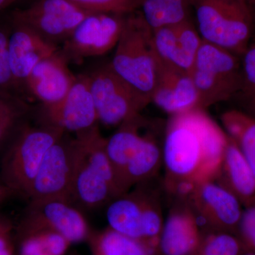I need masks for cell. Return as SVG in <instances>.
<instances>
[{"instance_id": "6da1fadb", "label": "cell", "mask_w": 255, "mask_h": 255, "mask_svg": "<svg viewBox=\"0 0 255 255\" xmlns=\"http://www.w3.org/2000/svg\"><path fill=\"white\" fill-rule=\"evenodd\" d=\"M227 142L224 129L203 109L169 117L162 144L167 193L182 197L196 184L214 181Z\"/></svg>"}, {"instance_id": "7a4b0ae2", "label": "cell", "mask_w": 255, "mask_h": 255, "mask_svg": "<svg viewBox=\"0 0 255 255\" xmlns=\"http://www.w3.org/2000/svg\"><path fill=\"white\" fill-rule=\"evenodd\" d=\"M162 125L137 114L106 140V150L121 194L158 174L163 165L160 136L165 126Z\"/></svg>"}, {"instance_id": "3957f363", "label": "cell", "mask_w": 255, "mask_h": 255, "mask_svg": "<svg viewBox=\"0 0 255 255\" xmlns=\"http://www.w3.org/2000/svg\"><path fill=\"white\" fill-rule=\"evenodd\" d=\"M75 159L71 204L95 209L120 196L98 126L75 134Z\"/></svg>"}, {"instance_id": "277c9868", "label": "cell", "mask_w": 255, "mask_h": 255, "mask_svg": "<svg viewBox=\"0 0 255 255\" xmlns=\"http://www.w3.org/2000/svg\"><path fill=\"white\" fill-rule=\"evenodd\" d=\"M109 65L147 103L151 102L162 63L154 46L153 31L140 12L126 15L123 31Z\"/></svg>"}, {"instance_id": "5b68a950", "label": "cell", "mask_w": 255, "mask_h": 255, "mask_svg": "<svg viewBox=\"0 0 255 255\" xmlns=\"http://www.w3.org/2000/svg\"><path fill=\"white\" fill-rule=\"evenodd\" d=\"M154 179L136 184L111 201L106 217L112 229L158 252L164 218Z\"/></svg>"}, {"instance_id": "8992f818", "label": "cell", "mask_w": 255, "mask_h": 255, "mask_svg": "<svg viewBox=\"0 0 255 255\" xmlns=\"http://www.w3.org/2000/svg\"><path fill=\"white\" fill-rule=\"evenodd\" d=\"M45 124H22L4 147L0 162L1 182L16 193L27 196L47 150L65 133Z\"/></svg>"}, {"instance_id": "52a82bcc", "label": "cell", "mask_w": 255, "mask_h": 255, "mask_svg": "<svg viewBox=\"0 0 255 255\" xmlns=\"http://www.w3.org/2000/svg\"><path fill=\"white\" fill-rule=\"evenodd\" d=\"M191 6L203 41L236 55L246 53L255 31L246 8L232 0H191Z\"/></svg>"}, {"instance_id": "ba28073f", "label": "cell", "mask_w": 255, "mask_h": 255, "mask_svg": "<svg viewBox=\"0 0 255 255\" xmlns=\"http://www.w3.org/2000/svg\"><path fill=\"white\" fill-rule=\"evenodd\" d=\"M237 56L202 40L190 73L201 109L230 100L242 92L243 71Z\"/></svg>"}, {"instance_id": "9c48e42d", "label": "cell", "mask_w": 255, "mask_h": 255, "mask_svg": "<svg viewBox=\"0 0 255 255\" xmlns=\"http://www.w3.org/2000/svg\"><path fill=\"white\" fill-rule=\"evenodd\" d=\"M89 78L98 122L107 127H119L148 105L110 65L96 70Z\"/></svg>"}, {"instance_id": "30bf717a", "label": "cell", "mask_w": 255, "mask_h": 255, "mask_svg": "<svg viewBox=\"0 0 255 255\" xmlns=\"http://www.w3.org/2000/svg\"><path fill=\"white\" fill-rule=\"evenodd\" d=\"M75 159V137L65 132L45 154L26 196L30 201L59 200L71 204Z\"/></svg>"}, {"instance_id": "8fae6325", "label": "cell", "mask_w": 255, "mask_h": 255, "mask_svg": "<svg viewBox=\"0 0 255 255\" xmlns=\"http://www.w3.org/2000/svg\"><path fill=\"white\" fill-rule=\"evenodd\" d=\"M176 198L184 199L190 206L204 232L236 235L243 204L234 194L216 181L199 183L186 195Z\"/></svg>"}, {"instance_id": "7c38bea8", "label": "cell", "mask_w": 255, "mask_h": 255, "mask_svg": "<svg viewBox=\"0 0 255 255\" xmlns=\"http://www.w3.org/2000/svg\"><path fill=\"white\" fill-rule=\"evenodd\" d=\"M92 13L95 12L69 0H37L26 9L15 11L13 21L28 26L45 41L58 46Z\"/></svg>"}, {"instance_id": "4fadbf2b", "label": "cell", "mask_w": 255, "mask_h": 255, "mask_svg": "<svg viewBox=\"0 0 255 255\" xmlns=\"http://www.w3.org/2000/svg\"><path fill=\"white\" fill-rule=\"evenodd\" d=\"M125 17L114 13H92L75 28L60 52L68 61L106 54L118 43Z\"/></svg>"}, {"instance_id": "5bb4252c", "label": "cell", "mask_w": 255, "mask_h": 255, "mask_svg": "<svg viewBox=\"0 0 255 255\" xmlns=\"http://www.w3.org/2000/svg\"><path fill=\"white\" fill-rule=\"evenodd\" d=\"M47 124L65 132L86 131L97 126V112L89 75L77 77L73 86L59 102L44 107Z\"/></svg>"}, {"instance_id": "9a60e30c", "label": "cell", "mask_w": 255, "mask_h": 255, "mask_svg": "<svg viewBox=\"0 0 255 255\" xmlns=\"http://www.w3.org/2000/svg\"><path fill=\"white\" fill-rule=\"evenodd\" d=\"M21 219L59 233L72 245L87 242L92 231L82 213L63 201H30Z\"/></svg>"}, {"instance_id": "2e32d148", "label": "cell", "mask_w": 255, "mask_h": 255, "mask_svg": "<svg viewBox=\"0 0 255 255\" xmlns=\"http://www.w3.org/2000/svg\"><path fill=\"white\" fill-rule=\"evenodd\" d=\"M164 219L158 243L159 255H194L204 231L190 206L176 198Z\"/></svg>"}, {"instance_id": "e0dca14e", "label": "cell", "mask_w": 255, "mask_h": 255, "mask_svg": "<svg viewBox=\"0 0 255 255\" xmlns=\"http://www.w3.org/2000/svg\"><path fill=\"white\" fill-rule=\"evenodd\" d=\"M153 43L162 64L190 75L202 39L189 19L154 30Z\"/></svg>"}, {"instance_id": "ac0fdd59", "label": "cell", "mask_w": 255, "mask_h": 255, "mask_svg": "<svg viewBox=\"0 0 255 255\" xmlns=\"http://www.w3.org/2000/svg\"><path fill=\"white\" fill-rule=\"evenodd\" d=\"M12 22L9 38V63L17 90L25 87L28 75L37 64L59 49L28 26Z\"/></svg>"}, {"instance_id": "d6986e66", "label": "cell", "mask_w": 255, "mask_h": 255, "mask_svg": "<svg viewBox=\"0 0 255 255\" xmlns=\"http://www.w3.org/2000/svg\"><path fill=\"white\" fill-rule=\"evenodd\" d=\"M69 61L58 50L37 64L28 75L25 88L48 107L59 102L76 80L68 67Z\"/></svg>"}, {"instance_id": "ffe728a7", "label": "cell", "mask_w": 255, "mask_h": 255, "mask_svg": "<svg viewBox=\"0 0 255 255\" xmlns=\"http://www.w3.org/2000/svg\"><path fill=\"white\" fill-rule=\"evenodd\" d=\"M151 102L169 117L200 108L191 75L162 63Z\"/></svg>"}, {"instance_id": "44dd1931", "label": "cell", "mask_w": 255, "mask_h": 255, "mask_svg": "<svg viewBox=\"0 0 255 255\" xmlns=\"http://www.w3.org/2000/svg\"><path fill=\"white\" fill-rule=\"evenodd\" d=\"M214 181L234 194L243 206L255 197V174L228 135L221 167Z\"/></svg>"}, {"instance_id": "7402d4cb", "label": "cell", "mask_w": 255, "mask_h": 255, "mask_svg": "<svg viewBox=\"0 0 255 255\" xmlns=\"http://www.w3.org/2000/svg\"><path fill=\"white\" fill-rule=\"evenodd\" d=\"M14 233L18 255H65L72 245L59 233L22 219Z\"/></svg>"}, {"instance_id": "603a6c76", "label": "cell", "mask_w": 255, "mask_h": 255, "mask_svg": "<svg viewBox=\"0 0 255 255\" xmlns=\"http://www.w3.org/2000/svg\"><path fill=\"white\" fill-rule=\"evenodd\" d=\"M87 243L91 255H159L150 247L109 226L100 231L92 230Z\"/></svg>"}, {"instance_id": "cb8c5ba5", "label": "cell", "mask_w": 255, "mask_h": 255, "mask_svg": "<svg viewBox=\"0 0 255 255\" xmlns=\"http://www.w3.org/2000/svg\"><path fill=\"white\" fill-rule=\"evenodd\" d=\"M223 128L237 145L255 175V118L237 110L221 116Z\"/></svg>"}, {"instance_id": "d4e9b609", "label": "cell", "mask_w": 255, "mask_h": 255, "mask_svg": "<svg viewBox=\"0 0 255 255\" xmlns=\"http://www.w3.org/2000/svg\"><path fill=\"white\" fill-rule=\"evenodd\" d=\"M140 14L152 31L190 19L191 0H141Z\"/></svg>"}, {"instance_id": "484cf974", "label": "cell", "mask_w": 255, "mask_h": 255, "mask_svg": "<svg viewBox=\"0 0 255 255\" xmlns=\"http://www.w3.org/2000/svg\"><path fill=\"white\" fill-rule=\"evenodd\" d=\"M236 235L225 232H204L199 248L194 255H241L244 253Z\"/></svg>"}, {"instance_id": "4316f807", "label": "cell", "mask_w": 255, "mask_h": 255, "mask_svg": "<svg viewBox=\"0 0 255 255\" xmlns=\"http://www.w3.org/2000/svg\"><path fill=\"white\" fill-rule=\"evenodd\" d=\"M26 110L16 97L0 95V150L4 149L22 124Z\"/></svg>"}, {"instance_id": "83f0119b", "label": "cell", "mask_w": 255, "mask_h": 255, "mask_svg": "<svg viewBox=\"0 0 255 255\" xmlns=\"http://www.w3.org/2000/svg\"><path fill=\"white\" fill-rule=\"evenodd\" d=\"M91 12L127 15L137 11L141 0H69Z\"/></svg>"}, {"instance_id": "f1b7e54d", "label": "cell", "mask_w": 255, "mask_h": 255, "mask_svg": "<svg viewBox=\"0 0 255 255\" xmlns=\"http://www.w3.org/2000/svg\"><path fill=\"white\" fill-rule=\"evenodd\" d=\"M11 27L0 25V95L14 97L16 91L9 55V38Z\"/></svg>"}, {"instance_id": "f546056e", "label": "cell", "mask_w": 255, "mask_h": 255, "mask_svg": "<svg viewBox=\"0 0 255 255\" xmlns=\"http://www.w3.org/2000/svg\"><path fill=\"white\" fill-rule=\"evenodd\" d=\"M236 236L245 253H255V197L243 206Z\"/></svg>"}, {"instance_id": "4dcf8cb0", "label": "cell", "mask_w": 255, "mask_h": 255, "mask_svg": "<svg viewBox=\"0 0 255 255\" xmlns=\"http://www.w3.org/2000/svg\"><path fill=\"white\" fill-rule=\"evenodd\" d=\"M242 71L243 88L242 92L246 97L255 95V46L249 47L243 55Z\"/></svg>"}, {"instance_id": "1f68e13d", "label": "cell", "mask_w": 255, "mask_h": 255, "mask_svg": "<svg viewBox=\"0 0 255 255\" xmlns=\"http://www.w3.org/2000/svg\"><path fill=\"white\" fill-rule=\"evenodd\" d=\"M14 233V231L0 233V255H15L16 248Z\"/></svg>"}, {"instance_id": "d6a6232c", "label": "cell", "mask_w": 255, "mask_h": 255, "mask_svg": "<svg viewBox=\"0 0 255 255\" xmlns=\"http://www.w3.org/2000/svg\"><path fill=\"white\" fill-rule=\"evenodd\" d=\"M15 194H16L12 189H10L3 183L0 182V205L9 201Z\"/></svg>"}, {"instance_id": "836d02e7", "label": "cell", "mask_w": 255, "mask_h": 255, "mask_svg": "<svg viewBox=\"0 0 255 255\" xmlns=\"http://www.w3.org/2000/svg\"><path fill=\"white\" fill-rule=\"evenodd\" d=\"M14 228L12 221L9 217L4 214H0V233L14 231Z\"/></svg>"}, {"instance_id": "e575fe53", "label": "cell", "mask_w": 255, "mask_h": 255, "mask_svg": "<svg viewBox=\"0 0 255 255\" xmlns=\"http://www.w3.org/2000/svg\"><path fill=\"white\" fill-rule=\"evenodd\" d=\"M246 8L253 16L255 22V0H232Z\"/></svg>"}, {"instance_id": "d590c367", "label": "cell", "mask_w": 255, "mask_h": 255, "mask_svg": "<svg viewBox=\"0 0 255 255\" xmlns=\"http://www.w3.org/2000/svg\"><path fill=\"white\" fill-rule=\"evenodd\" d=\"M246 107L248 113L255 118V95L246 97Z\"/></svg>"}, {"instance_id": "8d00e7d4", "label": "cell", "mask_w": 255, "mask_h": 255, "mask_svg": "<svg viewBox=\"0 0 255 255\" xmlns=\"http://www.w3.org/2000/svg\"><path fill=\"white\" fill-rule=\"evenodd\" d=\"M18 0H0V11L6 9V7L9 6L10 5L14 4Z\"/></svg>"}, {"instance_id": "74e56055", "label": "cell", "mask_w": 255, "mask_h": 255, "mask_svg": "<svg viewBox=\"0 0 255 255\" xmlns=\"http://www.w3.org/2000/svg\"><path fill=\"white\" fill-rule=\"evenodd\" d=\"M82 255L81 254H80V253H78L77 251H74L72 252V253H70V255Z\"/></svg>"}, {"instance_id": "f35d334b", "label": "cell", "mask_w": 255, "mask_h": 255, "mask_svg": "<svg viewBox=\"0 0 255 255\" xmlns=\"http://www.w3.org/2000/svg\"><path fill=\"white\" fill-rule=\"evenodd\" d=\"M241 255H255V253H243Z\"/></svg>"}, {"instance_id": "ab89813d", "label": "cell", "mask_w": 255, "mask_h": 255, "mask_svg": "<svg viewBox=\"0 0 255 255\" xmlns=\"http://www.w3.org/2000/svg\"><path fill=\"white\" fill-rule=\"evenodd\" d=\"M0 182H1V174H0ZM2 183V182H1Z\"/></svg>"}]
</instances>
